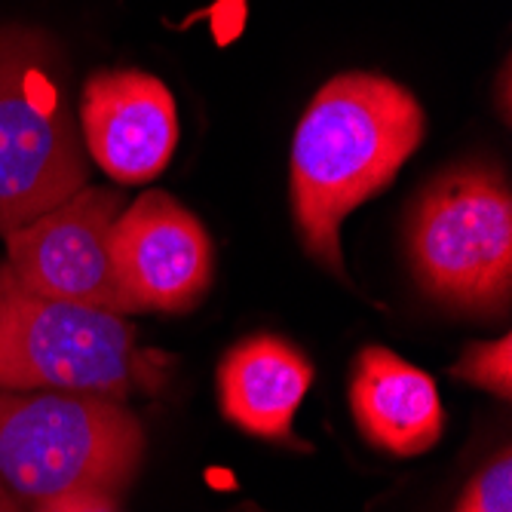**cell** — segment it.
Returning <instances> with one entry per match:
<instances>
[{"label":"cell","mask_w":512,"mask_h":512,"mask_svg":"<svg viewBox=\"0 0 512 512\" xmlns=\"http://www.w3.org/2000/svg\"><path fill=\"white\" fill-rule=\"evenodd\" d=\"M424 132L421 102L381 74H341L307 105L292 142V215L310 258L338 279L341 224L399 175Z\"/></svg>","instance_id":"cell-1"},{"label":"cell","mask_w":512,"mask_h":512,"mask_svg":"<svg viewBox=\"0 0 512 512\" xmlns=\"http://www.w3.org/2000/svg\"><path fill=\"white\" fill-rule=\"evenodd\" d=\"M145 454L138 417L108 396L0 390V482L19 500L123 494Z\"/></svg>","instance_id":"cell-2"},{"label":"cell","mask_w":512,"mask_h":512,"mask_svg":"<svg viewBox=\"0 0 512 512\" xmlns=\"http://www.w3.org/2000/svg\"><path fill=\"white\" fill-rule=\"evenodd\" d=\"M89 184L56 46L0 25V237Z\"/></svg>","instance_id":"cell-3"},{"label":"cell","mask_w":512,"mask_h":512,"mask_svg":"<svg viewBox=\"0 0 512 512\" xmlns=\"http://www.w3.org/2000/svg\"><path fill=\"white\" fill-rule=\"evenodd\" d=\"M157 362L126 316L37 298L0 270V390L126 399L160 381Z\"/></svg>","instance_id":"cell-4"},{"label":"cell","mask_w":512,"mask_h":512,"mask_svg":"<svg viewBox=\"0 0 512 512\" xmlns=\"http://www.w3.org/2000/svg\"><path fill=\"white\" fill-rule=\"evenodd\" d=\"M408 264L445 307L497 316L512 298V194L491 163H460L414 200Z\"/></svg>","instance_id":"cell-5"},{"label":"cell","mask_w":512,"mask_h":512,"mask_svg":"<svg viewBox=\"0 0 512 512\" xmlns=\"http://www.w3.org/2000/svg\"><path fill=\"white\" fill-rule=\"evenodd\" d=\"M123 197L105 188H80L65 203L46 209L4 237V276L22 292L68 304H86L129 316L111 264V224Z\"/></svg>","instance_id":"cell-6"},{"label":"cell","mask_w":512,"mask_h":512,"mask_svg":"<svg viewBox=\"0 0 512 512\" xmlns=\"http://www.w3.org/2000/svg\"><path fill=\"white\" fill-rule=\"evenodd\" d=\"M108 246L132 313H184L212 286L215 252L206 227L166 191H145L120 209Z\"/></svg>","instance_id":"cell-7"},{"label":"cell","mask_w":512,"mask_h":512,"mask_svg":"<svg viewBox=\"0 0 512 512\" xmlns=\"http://www.w3.org/2000/svg\"><path fill=\"white\" fill-rule=\"evenodd\" d=\"M83 151L111 181H154L178 145V108L145 71H96L80 92Z\"/></svg>","instance_id":"cell-8"},{"label":"cell","mask_w":512,"mask_h":512,"mask_svg":"<svg viewBox=\"0 0 512 512\" xmlns=\"http://www.w3.org/2000/svg\"><path fill=\"white\" fill-rule=\"evenodd\" d=\"M350 411L362 439L390 457L427 454L445 433L436 381L387 347H365L356 356Z\"/></svg>","instance_id":"cell-9"},{"label":"cell","mask_w":512,"mask_h":512,"mask_svg":"<svg viewBox=\"0 0 512 512\" xmlns=\"http://www.w3.org/2000/svg\"><path fill=\"white\" fill-rule=\"evenodd\" d=\"M313 384L307 356L279 335H252L218 365V405L230 424L258 439H289Z\"/></svg>","instance_id":"cell-10"},{"label":"cell","mask_w":512,"mask_h":512,"mask_svg":"<svg viewBox=\"0 0 512 512\" xmlns=\"http://www.w3.org/2000/svg\"><path fill=\"white\" fill-rule=\"evenodd\" d=\"M451 375L497 399H509L512 396V338L500 335L497 341L470 344L463 350V356L451 365Z\"/></svg>","instance_id":"cell-11"},{"label":"cell","mask_w":512,"mask_h":512,"mask_svg":"<svg viewBox=\"0 0 512 512\" xmlns=\"http://www.w3.org/2000/svg\"><path fill=\"white\" fill-rule=\"evenodd\" d=\"M454 512H512V457L503 451L467 485Z\"/></svg>","instance_id":"cell-12"},{"label":"cell","mask_w":512,"mask_h":512,"mask_svg":"<svg viewBox=\"0 0 512 512\" xmlns=\"http://www.w3.org/2000/svg\"><path fill=\"white\" fill-rule=\"evenodd\" d=\"M34 512H120L117 497L105 491H71L34 506Z\"/></svg>","instance_id":"cell-13"},{"label":"cell","mask_w":512,"mask_h":512,"mask_svg":"<svg viewBox=\"0 0 512 512\" xmlns=\"http://www.w3.org/2000/svg\"><path fill=\"white\" fill-rule=\"evenodd\" d=\"M0 512H25L22 503H19V497L4 482H0Z\"/></svg>","instance_id":"cell-14"}]
</instances>
